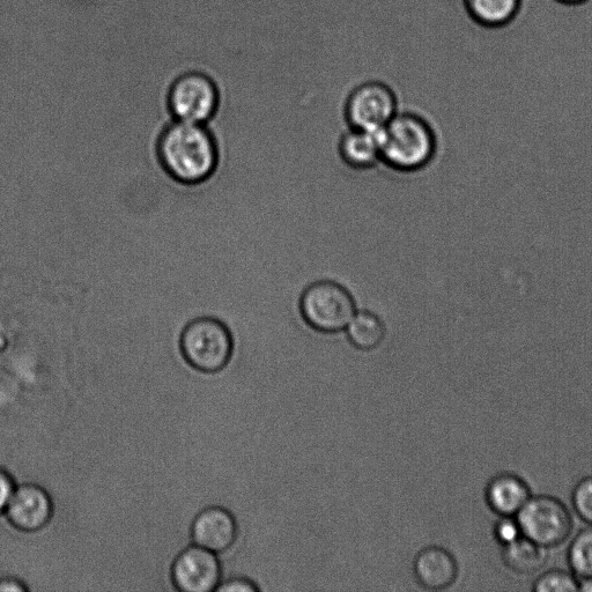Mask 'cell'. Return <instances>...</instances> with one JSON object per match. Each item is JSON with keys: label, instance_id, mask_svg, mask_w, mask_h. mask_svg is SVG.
Returning a JSON list of instances; mask_svg holds the SVG:
<instances>
[{"label": "cell", "instance_id": "cell-3", "mask_svg": "<svg viewBox=\"0 0 592 592\" xmlns=\"http://www.w3.org/2000/svg\"><path fill=\"white\" fill-rule=\"evenodd\" d=\"M181 352L185 361L204 374H217L232 360L234 339L227 325L213 317L190 322L181 335Z\"/></svg>", "mask_w": 592, "mask_h": 592}, {"label": "cell", "instance_id": "cell-23", "mask_svg": "<svg viewBox=\"0 0 592 592\" xmlns=\"http://www.w3.org/2000/svg\"><path fill=\"white\" fill-rule=\"evenodd\" d=\"M31 590L27 583L16 576L0 577V592H27Z\"/></svg>", "mask_w": 592, "mask_h": 592}, {"label": "cell", "instance_id": "cell-13", "mask_svg": "<svg viewBox=\"0 0 592 592\" xmlns=\"http://www.w3.org/2000/svg\"><path fill=\"white\" fill-rule=\"evenodd\" d=\"M339 157L344 164L357 170H366L381 161L379 132L350 129L339 140Z\"/></svg>", "mask_w": 592, "mask_h": 592}, {"label": "cell", "instance_id": "cell-24", "mask_svg": "<svg viewBox=\"0 0 592 592\" xmlns=\"http://www.w3.org/2000/svg\"><path fill=\"white\" fill-rule=\"evenodd\" d=\"M582 592H592V576L580 580V589Z\"/></svg>", "mask_w": 592, "mask_h": 592}, {"label": "cell", "instance_id": "cell-8", "mask_svg": "<svg viewBox=\"0 0 592 592\" xmlns=\"http://www.w3.org/2000/svg\"><path fill=\"white\" fill-rule=\"evenodd\" d=\"M170 577L174 588L181 592H216L222 580L218 554L191 545L175 558Z\"/></svg>", "mask_w": 592, "mask_h": 592}, {"label": "cell", "instance_id": "cell-2", "mask_svg": "<svg viewBox=\"0 0 592 592\" xmlns=\"http://www.w3.org/2000/svg\"><path fill=\"white\" fill-rule=\"evenodd\" d=\"M381 161L399 173H414L431 164L436 153L435 133L425 118L397 114L379 132Z\"/></svg>", "mask_w": 592, "mask_h": 592}, {"label": "cell", "instance_id": "cell-11", "mask_svg": "<svg viewBox=\"0 0 592 592\" xmlns=\"http://www.w3.org/2000/svg\"><path fill=\"white\" fill-rule=\"evenodd\" d=\"M412 574L419 588L442 591L456 583L460 576V565L446 547L428 545L414 557Z\"/></svg>", "mask_w": 592, "mask_h": 592}, {"label": "cell", "instance_id": "cell-19", "mask_svg": "<svg viewBox=\"0 0 592 592\" xmlns=\"http://www.w3.org/2000/svg\"><path fill=\"white\" fill-rule=\"evenodd\" d=\"M573 507L584 522L592 524V476L577 483L572 494Z\"/></svg>", "mask_w": 592, "mask_h": 592}, {"label": "cell", "instance_id": "cell-1", "mask_svg": "<svg viewBox=\"0 0 592 592\" xmlns=\"http://www.w3.org/2000/svg\"><path fill=\"white\" fill-rule=\"evenodd\" d=\"M158 159L176 182L196 185L216 173L219 151L216 138L204 124L176 121L162 131Z\"/></svg>", "mask_w": 592, "mask_h": 592}, {"label": "cell", "instance_id": "cell-21", "mask_svg": "<svg viewBox=\"0 0 592 592\" xmlns=\"http://www.w3.org/2000/svg\"><path fill=\"white\" fill-rule=\"evenodd\" d=\"M258 583L247 576H232L221 580L216 592H261Z\"/></svg>", "mask_w": 592, "mask_h": 592}, {"label": "cell", "instance_id": "cell-7", "mask_svg": "<svg viewBox=\"0 0 592 592\" xmlns=\"http://www.w3.org/2000/svg\"><path fill=\"white\" fill-rule=\"evenodd\" d=\"M397 114V95L380 80H368L355 86L344 107L350 128L370 132H380Z\"/></svg>", "mask_w": 592, "mask_h": 592}, {"label": "cell", "instance_id": "cell-6", "mask_svg": "<svg viewBox=\"0 0 592 592\" xmlns=\"http://www.w3.org/2000/svg\"><path fill=\"white\" fill-rule=\"evenodd\" d=\"M516 520L523 536L545 549L564 543L573 530L571 512L564 502L551 495L531 497Z\"/></svg>", "mask_w": 592, "mask_h": 592}, {"label": "cell", "instance_id": "cell-4", "mask_svg": "<svg viewBox=\"0 0 592 592\" xmlns=\"http://www.w3.org/2000/svg\"><path fill=\"white\" fill-rule=\"evenodd\" d=\"M300 312L303 320L317 332L344 331L357 313L353 295L335 281L323 280L310 285L302 293Z\"/></svg>", "mask_w": 592, "mask_h": 592}, {"label": "cell", "instance_id": "cell-16", "mask_svg": "<svg viewBox=\"0 0 592 592\" xmlns=\"http://www.w3.org/2000/svg\"><path fill=\"white\" fill-rule=\"evenodd\" d=\"M345 330L351 345L362 352L379 349L387 335L386 325L381 318L367 310L355 313Z\"/></svg>", "mask_w": 592, "mask_h": 592}, {"label": "cell", "instance_id": "cell-20", "mask_svg": "<svg viewBox=\"0 0 592 592\" xmlns=\"http://www.w3.org/2000/svg\"><path fill=\"white\" fill-rule=\"evenodd\" d=\"M493 535L502 546L512 544L523 537L520 524H518L516 517L512 516H501L494 525Z\"/></svg>", "mask_w": 592, "mask_h": 592}, {"label": "cell", "instance_id": "cell-9", "mask_svg": "<svg viewBox=\"0 0 592 592\" xmlns=\"http://www.w3.org/2000/svg\"><path fill=\"white\" fill-rule=\"evenodd\" d=\"M14 529L34 534L46 528L54 515V501L46 488L27 483L16 487L4 514Z\"/></svg>", "mask_w": 592, "mask_h": 592}, {"label": "cell", "instance_id": "cell-14", "mask_svg": "<svg viewBox=\"0 0 592 592\" xmlns=\"http://www.w3.org/2000/svg\"><path fill=\"white\" fill-rule=\"evenodd\" d=\"M523 0H464L466 12L476 24L486 28L506 27L516 19Z\"/></svg>", "mask_w": 592, "mask_h": 592}, {"label": "cell", "instance_id": "cell-10", "mask_svg": "<svg viewBox=\"0 0 592 592\" xmlns=\"http://www.w3.org/2000/svg\"><path fill=\"white\" fill-rule=\"evenodd\" d=\"M190 535L195 545L216 554L226 553L238 542V520L224 507L205 508L192 521Z\"/></svg>", "mask_w": 592, "mask_h": 592}, {"label": "cell", "instance_id": "cell-18", "mask_svg": "<svg viewBox=\"0 0 592 592\" xmlns=\"http://www.w3.org/2000/svg\"><path fill=\"white\" fill-rule=\"evenodd\" d=\"M580 589V580L574 573L553 569L538 577L532 586L535 592H575Z\"/></svg>", "mask_w": 592, "mask_h": 592}, {"label": "cell", "instance_id": "cell-22", "mask_svg": "<svg viewBox=\"0 0 592 592\" xmlns=\"http://www.w3.org/2000/svg\"><path fill=\"white\" fill-rule=\"evenodd\" d=\"M17 484L10 472L0 468V516L6 512Z\"/></svg>", "mask_w": 592, "mask_h": 592}, {"label": "cell", "instance_id": "cell-17", "mask_svg": "<svg viewBox=\"0 0 592 592\" xmlns=\"http://www.w3.org/2000/svg\"><path fill=\"white\" fill-rule=\"evenodd\" d=\"M568 564L577 577L592 576V524L573 539L568 550Z\"/></svg>", "mask_w": 592, "mask_h": 592}, {"label": "cell", "instance_id": "cell-25", "mask_svg": "<svg viewBox=\"0 0 592 592\" xmlns=\"http://www.w3.org/2000/svg\"><path fill=\"white\" fill-rule=\"evenodd\" d=\"M557 2H559L560 4H564V5H581L584 3L589 2V0H557Z\"/></svg>", "mask_w": 592, "mask_h": 592}, {"label": "cell", "instance_id": "cell-5", "mask_svg": "<svg viewBox=\"0 0 592 592\" xmlns=\"http://www.w3.org/2000/svg\"><path fill=\"white\" fill-rule=\"evenodd\" d=\"M219 87L209 74L191 71L177 77L169 88L167 106L176 121L205 124L216 116Z\"/></svg>", "mask_w": 592, "mask_h": 592}, {"label": "cell", "instance_id": "cell-15", "mask_svg": "<svg viewBox=\"0 0 592 592\" xmlns=\"http://www.w3.org/2000/svg\"><path fill=\"white\" fill-rule=\"evenodd\" d=\"M546 550L523 536L516 542L503 546L501 558L509 571L518 575H532L544 568L547 561Z\"/></svg>", "mask_w": 592, "mask_h": 592}, {"label": "cell", "instance_id": "cell-12", "mask_svg": "<svg viewBox=\"0 0 592 592\" xmlns=\"http://www.w3.org/2000/svg\"><path fill=\"white\" fill-rule=\"evenodd\" d=\"M531 498L530 487L514 473H500L486 486L485 500L493 513L516 517Z\"/></svg>", "mask_w": 592, "mask_h": 592}]
</instances>
